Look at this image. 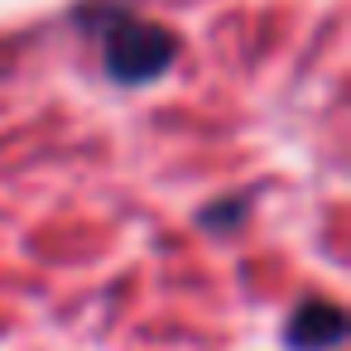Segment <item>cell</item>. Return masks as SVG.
Wrapping results in <instances>:
<instances>
[{
	"label": "cell",
	"instance_id": "6da1fadb",
	"mask_svg": "<svg viewBox=\"0 0 351 351\" xmlns=\"http://www.w3.org/2000/svg\"><path fill=\"white\" fill-rule=\"evenodd\" d=\"M101 53H106V73L121 82V87H140V82H154L173 68L178 58V39L154 25V20H140V15H116L101 34Z\"/></svg>",
	"mask_w": 351,
	"mask_h": 351
},
{
	"label": "cell",
	"instance_id": "7a4b0ae2",
	"mask_svg": "<svg viewBox=\"0 0 351 351\" xmlns=\"http://www.w3.org/2000/svg\"><path fill=\"white\" fill-rule=\"evenodd\" d=\"M284 337H289L293 351H332V346H341V337H346V313H341L332 298L298 303Z\"/></svg>",
	"mask_w": 351,
	"mask_h": 351
}]
</instances>
